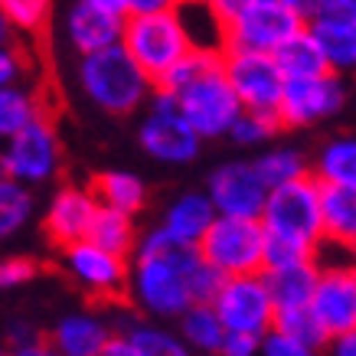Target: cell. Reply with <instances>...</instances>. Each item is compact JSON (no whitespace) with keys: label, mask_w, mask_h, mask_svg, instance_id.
I'll return each mask as SVG.
<instances>
[{"label":"cell","mask_w":356,"mask_h":356,"mask_svg":"<svg viewBox=\"0 0 356 356\" xmlns=\"http://www.w3.org/2000/svg\"><path fill=\"white\" fill-rule=\"evenodd\" d=\"M180 0H124V17H140V13H163L173 10Z\"/></svg>","instance_id":"41"},{"label":"cell","mask_w":356,"mask_h":356,"mask_svg":"<svg viewBox=\"0 0 356 356\" xmlns=\"http://www.w3.org/2000/svg\"><path fill=\"white\" fill-rule=\"evenodd\" d=\"M307 23H334V26H356V0H317Z\"/></svg>","instance_id":"37"},{"label":"cell","mask_w":356,"mask_h":356,"mask_svg":"<svg viewBox=\"0 0 356 356\" xmlns=\"http://www.w3.org/2000/svg\"><path fill=\"white\" fill-rule=\"evenodd\" d=\"M115 330L124 334L134 343L140 356H193L177 337V330H167L161 321H147V317H118Z\"/></svg>","instance_id":"27"},{"label":"cell","mask_w":356,"mask_h":356,"mask_svg":"<svg viewBox=\"0 0 356 356\" xmlns=\"http://www.w3.org/2000/svg\"><path fill=\"white\" fill-rule=\"evenodd\" d=\"M317 275H321V265H317L314 259H304V261H294V265H281V268L261 271L275 311L307 307V301H311V294H314V284H317Z\"/></svg>","instance_id":"20"},{"label":"cell","mask_w":356,"mask_h":356,"mask_svg":"<svg viewBox=\"0 0 356 356\" xmlns=\"http://www.w3.org/2000/svg\"><path fill=\"white\" fill-rule=\"evenodd\" d=\"M307 23L288 3H242L226 17V49L275 53Z\"/></svg>","instance_id":"11"},{"label":"cell","mask_w":356,"mask_h":356,"mask_svg":"<svg viewBox=\"0 0 356 356\" xmlns=\"http://www.w3.org/2000/svg\"><path fill=\"white\" fill-rule=\"evenodd\" d=\"M7 353H10V356H59L53 346H49V340H46V337H36V340H30V343L10 346Z\"/></svg>","instance_id":"42"},{"label":"cell","mask_w":356,"mask_h":356,"mask_svg":"<svg viewBox=\"0 0 356 356\" xmlns=\"http://www.w3.org/2000/svg\"><path fill=\"white\" fill-rule=\"evenodd\" d=\"M327 350H330V356H356V330L343 337H334L327 343Z\"/></svg>","instance_id":"44"},{"label":"cell","mask_w":356,"mask_h":356,"mask_svg":"<svg viewBox=\"0 0 356 356\" xmlns=\"http://www.w3.org/2000/svg\"><path fill=\"white\" fill-rule=\"evenodd\" d=\"M7 43H13V26L7 23V17L0 13V46H7Z\"/></svg>","instance_id":"48"},{"label":"cell","mask_w":356,"mask_h":356,"mask_svg":"<svg viewBox=\"0 0 356 356\" xmlns=\"http://www.w3.org/2000/svg\"><path fill=\"white\" fill-rule=\"evenodd\" d=\"M154 88H163L177 98V108L184 111L190 128L203 140L226 138L232 121L238 118L236 92L222 72V53L213 49H190L177 65H170Z\"/></svg>","instance_id":"2"},{"label":"cell","mask_w":356,"mask_h":356,"mask_svg":"<svg viewBox=\"0 0 356 356\" xmlns=\"http://www.w3.org/2000/svg\"><path fill=\"white\" fill-rule=\"evenodd\" d=\"M59 173H63V138L49 115L30 121L23 131L0 144V177H10L36 190L53 184Z\"/></svg>","instance_id":"6"},{"label":"cell","mask_w":356,"mask_h":356,"mask_svg":"<svg viewBox=\"0 0 356 356\" xmlns=\"http://www.w3.org/2000/svg\"><path fill=\"white\" fill-rule=\"evenodd\" d=\"M271 59L278 63L284 82H288V79H311V76L327 72V63H324V56H321V46H317V40L311 36L307 26L298 30L294 36H288V40L271 53Z\"/></svg>","instance_id":"28"},{"label":"cell","mask_w":356,"mask_h":356,"mask_svg":"<svg viewBox=\"0 0 356 356\" xmlns=\"http://www.w3.org/2000/svg\"><path fill=\"white\" fill-rule=\"evenodd\" d=\"M321 226L327 242L350 245L356 236V186L321 184Z\"/></svg>","instance_id":"26"},{"label":"cell","mask_w":356,"mask_h":356,"mask_svg":"<svg viewBox=\"0 0 356 356\" xmlns=\"http://www.w3.org/2000/svg\"><path fill=\"white\" fill-rule=\"evenodd\" d=\"M252 163L261 173V180L268 184V190L288 184V180H298L304 173H311V157L301 147H294V144H271Z\"/></svg>","instance_id":"31"},{"label":"cell","mask_w":356,"mask_h":356,"mask_svg":"<svg viewBox=\"0 0 356 356\" xmlns=\"http://www.w3.org/2000/svg\"><path fill=\"white\" fill-rule=\"evenodd\" d=\"M259 356H321V353L311 350V346L298 343V340H291V337H284L281 330H268V334L261 337Z\"/></svg>","instance_id":"39"},{"label":"cell","mask_w":356,"mask_h":356,"mask_svg":"<svg viewBox=\"0 0 356 356\" xmlns=\"http://www.w3.org/2000/svg\"><path fill=\"white\" fill-rule=\"evenodd\" d=\"M36 275H40V265L30 255H7V259H0V294L30 284Z\"/></svg>","instance_id":"36"},{"label":"cell","mask_w":356,"mask_h":356,"mask_svg":"<svg viewBox=\"0 0 356 356\" xmlns=\"http://www.w3.org/2000/svg\"><path fill=\"white\" fill-rule=\"evenodd\" d=\"M98 200L92 186L65 184L59 186L43 209V232L56 248H65L72 242H82L88 236V226L95 219Z\"/></svg>","instance_id":"16"},{"label":"cell","mask_w":356,"mask_h":356,"mask_svg":"<svg viewBox=\"0 0 356 356\" xmlns=\"http://www.w3.org/2000/svg\"><path fill=\"white\" fill-rule=\"evenodd\" d=\"M86 238L102 248H108V252H115V255H124V259H128L140 238L138 216L118 213V209H108V206H98Z\"/></svg>","instance_id":"29"},{"label":"cell","mask_w":356,"mask_h":356,"mask_svg":"<svg viewBox=\"0 0 356 356\" xmlns=\"http://www.w3.org/2000/svg\"><path fill=\"white\" fill-rule=\"evenodd\" d=\"M193 356H206V353H193Z\"/></svg>","instance_id":"52"},{"label":"cell","mask_w":356,"mask_h":356,"mask_svg":"<svg viewBox=\"0 0 356 356\" xmlns=\"http://www.w3.org/2000/svg\"><path fill=\"white\" fill-rule=\"evenodd\" d=\"M350 278H353V288H356V261L350 265Z\"/></svg>","instance_id":"49"},{"label":"cell","mask_w":356,"mask_h":356,"mask_svg":"<svg viewBox=\"0 0 356 356\" xmlns=\"http://www.w3.org/2000/svg\"><path fill=\"white\" fill-rule=\"evenodd\" d=\"M219 10H222V17H229L232 10H238L242 3H288V0H213Z\"/></svg>","instance_id":"46"},{"label":"cell","mask_w":356,"mask_h":356,"mask_svg":"<svg viewBox=\"0 0 356 356\" xmlns=\"http://www.w3.org/2000/svg\"><path fill=\"white\" fill-rule=\"evenodd\" d=\"M111 337L115 317L98 311H72L56 321L46 340L59 356H102Z\"/></svg>","instance_id":"17"},{"label":"cell","mask_w":356,"mask_h":356,"mask_svg":"<svg viewBox=\"0 0 356 356\" xmlns=\"http://www.w3.org/2000/svg\"><path fill=\"white\" fill-rule=\"evenodd\" d=\"M92 193H95L98 206H108L128 216H140L147 209L151 190L144 184V177H138L134 170H105L92 180Z\"/></svg>","instance_id":"22"},{"label":"cell","mask_w":356,"mask_h":356,"mask_svg":"<svg viewBox=\"0 0 356 356\" xmlns=\"http://www.w3.org/2000/svg\"><path fill=\"white\" fill-rule=\"evenodd\" d=\"M222 72L245 111L275 115L284 92V76L271 53H248V49H222Z\"/></svg>","instance_id":"13"},{"label":"cell","mask_w":356,"mask_h":356,"mask_svg":"<svg viewBox=\"0 0 356 356\" xmlns=\"http://www.w3.org/2000/svg\"><path fill=\"white\" fill-rule=\"evenodd\" d=\"M311 177L317 184L356 186V134L324 140L311 161Z\"/></svg>","instance_id":"25"},{"label":"cell","mask_w":356,"mask_h":356,"mask_svg":"<svg viewBox=\"0 0 356 356\" xmlns=\"http://www.w3.org/2000/svg\"><path fill=\"white\" fill-rule=\"evenodd\" d=\"M216 317L222 321L226 334H248V337H265L275 327V304L265 288L261 271L255 275H236V278L219 281L216 294L209 298Z\"/></svg>","instance_id":"9"},{"label":"cell","mask_w":356,"mask_h":356,"mask_svg":"<svg viewBox=\"0 0 356 356\" xmlns=\"http://www.w3.org/2000/svg\"><path fill=\"white\" fill-rule=\"evenodd\" d=\"M76 86L92 108L115 115V118H128V115L140 111L154 92L151 76L124 53L121 43L79 56Z\"/></svg>","instance_id":"3"},{"label":"cell","mask_w":356,"mask_h":356,"mask_svg":"<svg viewBox=\"0 0 356 356\" xmlns=\"http://www.w3.org/2000/svg\"><path fill=\"white\" fill-rule=\"evenodd\" d=\"M121 26H124L121 13L98 10V7L76 0L63 17V40L76 56H88L98 49H108V46H118Z\"/></svg>","instance_id":"18"},{"label":"cell","mask_w":356,"mask_h":356,"mask_svg":"<svg viewBox=\"0 0 356 356\" xmlns=\"http://www.w3.org/2000/svg\"><path fill=\"white\" fill-rule=\"evenodd\" d=\"M281 131L278 118L275 115H265V111H238V118L232 121L226 138L238 147H268L275 134Z\"/></svg>","instance_id":"33"},{"label":"cell","mask_w":356,"mask_h":356,"mask_svg":"<svg viewBox=\"0 0 356 356\" xmlns=\"http://www.w3.org/2000/svg\"><path fill=\"white\" fill-rule=\"evenodd\" d=\"M346 105V82L337 72H321L311 79H288L278 102L281 128H314L321 121H330Z\"/></svg>","instance_id":"12"},{"label":"cell","mask_w":356,"mask_h":356,"mask_svg":"<svg viewBox=\"0 0 356 356\" xmlns=\"http://www.w3.org/2000/svg\"><path fill=\"white\" fill-rule=\"evenodd\" d=\"M40 337V330L33 324H26V321H17V324H10V346H20V343H30V340H36Z\"/></svg>","instance_id":"45"},{"label":"cell","mask_w":356,"mask_h":356,"mask_svg":"<svg viewBox=\"0 0 356 356\" xmlns=\"http://www.w3.org/2000/svg\"><path fill=\"white\" fill-rule=\"evenodd\" d=\"M311 36L321 46L327 72L346 76L356 72V26H334V23H307Z\"/></svg>","instance_id":"30"},{"label":"cell","mask_w":356,"mask_h":356,"mask_svg":"<svg viewBox=\"0 0 356 356\" xmlns=\"http://www.w3.org/2000/svg\"><path fill=\"white\" fill-rule=\"evenodd\" d=\"M213 219H216V209L209 203V196L203 190H186V193L173 196L154 226L177 245H196L206 229L213 226Z\"/></svg>","instance_id":"19"},{"label":"cell","mask_w":356,"mask_h":356,"mask_svg":"<svg viewBox=\"0 0 356 356\" xmlns=\"http://www.w3.org/2000/svg\"><path fill=\"white\" fill-rule=\"evenodd\" d=\"M173 13L193 49H213V53L226 49V17L213 0H180Z\"/></svg>","instance_id":"21"},{"label":"cell","mask_w":356,"mask_h":356,"mask_svg":"<svg viewBox=\"0 0 356 356\" xmlns=\"http://www.w3.org/2000/svg\"><path fill=\"white\" fill-rule=\"evenodd\" d=\"M30 76V59L23 53L20 46H0V88L3 86H13V82H23Z\"/></svg>","instance_id":"38"},{"label":"cell","mask_w":356,"mask_h":356,"mask_svg":"<svg viewBox=\"0 0 356 356\" xmlns=\"http://www.w3.org/2000/svg\"><path fill=\"white\" fill-rule=\"evenodd\" d=\"M219 275L196 245H177L157 226L144 229L134 252L128 255V288L124 301L138 317L147 321H177L190 304L209 301L219 288Z\"/></svg>","instance_id":"1"},{"label":"cell","mask_w":356,"mask_h":356,"mask_svg":"<svg viewBox=\"0 0 356 356\" xmlns=\"http://www.w3.org/2000/svg\"><path fill=\"white\" fill-rule=\"evenodd\" d=\"M173 324H177V337L184 340V346L190 353L216 356L222 340H226V327H222V321L216 317L209 301L190 304Z\"/></svg>","instance_id":"24"},{"label":"cell","mask_w":356,"mask_h":356,"mask_svg":"<svg viewBox=\"0 0 356 356\" xmlns=\"http://www.w3.org/2000/svg\"><path fill=\"white\" fill-rule=\"evenodd\" d=\"M79 3H88V7H98V10L121 13L124 17V0H79Z\"/></svg>","instance_id":"47"},{"label":"cell","mask_w":356,"mask_h":356,"mask_svg":"<svg viewBox=\"0 0 356 356\" xmlns=\"http://www.w3.org/2000/svg\"><path fill=\"white\" fill-rule=\"evenodd\" d=\"M0 356H10V353H7V350H0Z\"/></svg>","instance_id":"51"},{"label":"cell","mask_w":356,"mask_h":356,"mask_svg":"<svg viewBox=\"0 0 356 356\" xmlns=\"http://www.w3.org/2000/svg\"><path fill=\"white\" fill-rule=\"evenodd\" d=\"M265 236L281 238L301 245L307 252H317L324 242V226H321V184L311 173H304L298 180H288L281 186H271L265 196L259 216Z\"/></svg>","instance_id":"4"},{"label":"cell","mask_w":356,"mask_h":356,"mask_svg":"<svg viewBox=\"0 0 356 356\" xmlns=\"http://www.w3.org/2000/svg\"><path fill=\"white\" fill-rule=\"evenodd\" d=\"M307 311L321 324L327 340L356 330V288L350 268H321Z\"/></svg>","instance_id":"15"},{"label":"cell","mask_w":356,"mask_h":356,"mask_svg":"<svg viewBox=\"0 0 356 356\" xmlns=\"http://www.w3.org/2000/svg\"><path fill=\"white\" fill-rule=\"evenodd\" d=\"M350 252H353V259H356V236H353V242H350Z\"/></svg>","instance_id":"50"},{"label":"cell","mask_w":356,"mask_h":356,"mask_svg":"<svg viewBox=\"0 0 356 356\" xmlns=\"http://www.w3.org/2000/svg\"><path fill=\"white\" fill-rule=\"evenodd\" d=\"M271 330H281L284 337H291V340H298V343L311 346V350H327V334L321 330V324L314 321V314L307 311V307H291V311H278L275 314V327Z\"/></svg>","instance_id":"34"},{"label":"cell","mask_w":356,"mask_h":356,"mask_svg":"<svg viewBox=\"0 0 356 356\" xmlns=\"http://www.w3.org/2000/svg\"><path fill=\"white\" fill-rule=\"evenodd\" d=\"M59 252H63L65 275L82 294H88L98 304L124 301V288H128V259L124 255H115L88 238L72 242Z\"/></svg>","instance_id":"10"},{"label":"cell","mask_w":356,"mask_h":356,"mask_svg":"<svg viewBox=\"0 0 356 356\" xmlns=\"http://www.w3.org/2000/svg\"><path fill=\"white\" fill-rule=\"evenodd\" d=\"M206 196L216 209V216H238V219H259L268 184L261 180L252 161H226L206 180Z\"/></svg>","instance_id":"14"},{"label":"cell","mask_w":356,"mask_h":356,"mask_svg":"<svg viewBox=\"0 0 356 356\" xmlns=\"http://www.w3.org/2000/svg\"><path fill=\"white\" fill-rule=\"evenodd\" d=\"M0 13L13 33H40L53 17V0H0Z\"/></svg>","instance_id":"35"},{"label":"cell","mask_w":356,"mask_h":356,"mask_svg":"<svg viewBox=\"0 0 356 356\" xmlns=\"http://www.w3.org/2000/svg\"><path fill=\"white\" fill-rule=\"evenodd\" d=\"M46 115V98L43 92L33 86L30 79L13 82V86L0 88V144L23 131L30 121Z\"/></svg>","instance_id":"23"},{"label":"cell","mask_w":356,"mask_h":356,"mask_svg":"<svg viewBox=\"0 0 356 356\" xmlns=\"http://www.w3.org/2000/svg\"><path fill=\"white\" fill-rule=\"evenodd\" d=\"M33 213H36V196L30 186L17 184L10 177H0V242L23 232Z\"/></svg>","instance_id":"32"},{"label":"cell","mask_w":356,"mask_h":356,"mask_svg":"<svg viewBox=\"0 0 356 356\" xmlns=\"http://www.w3.org/2000/svg\"><path fill=\"white\" fill-rule=\"evenodd\" d=\"M121 46H124V53L151 76L154 86H157V79H161L170 65H177L193 49L173 10L124 17Z\"/></svg>","instance_id":"7"},{"label":"cell","mask_w":356,"mask_h":356,"mask_svg":"<svg viewBox=\"0 0 356 356\" xmlns=\"http://www.w3.org/2000/svg\"><path fill=\"white\" fill-rule=\"evenodd\" d=\"M196 252L219 278L255 275L261 271V255H265V229L259 219L216 216L196 242Z\"/></svg>","instance_id":"8"},{"label":"cell","mask_w":356,"mask_h":356,"mask_svg":"<svg viewBox=\"0 0 356 356\" xmlns=\"http://www.w3.org/2000/svg\"><path fill=\"white\" fill-rule=\"evenodd\" d=\"M261 340L259 337H248V334H226L222 346H219L216 356H259Z\"/></svg>","instance_id":"40"},{"label":"cell","mask_w":356,"mask_h":356,"mask_svg":"<svg viewBox=\"0 0 356 356\" xmlns=\"http://www.w3.org/2000/svg\"><path fill=\"white\" fill-rule=\"evenodd\" d=\"M102 356H140V353H138V350H134V343H131L128 337H124V334H118V330H115V337H111V340H108V346L102 350Z\"/></svg>","instance_id":"43"},{"label":"cell","mask_w":356,"mask_h":356,"mask_svg":"<svg viewBox=\"0 0 356 356\" xmlns=\"http://www.w3.org/2000/svg\"><path fill=\"white\" fill-rule=\"evenodd\" d=\"M140 111L144 115L138 124V144L151 161L163 163V167H184L200 157L203 138L190 128V121L177 108V98L170 92L154 88Z\"/></svg>","instance_id":"5"}]
</instances>
